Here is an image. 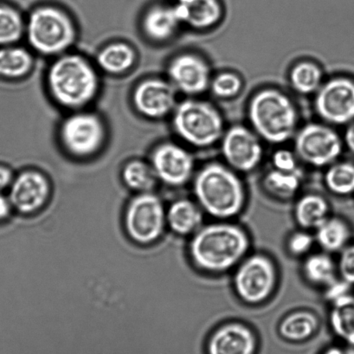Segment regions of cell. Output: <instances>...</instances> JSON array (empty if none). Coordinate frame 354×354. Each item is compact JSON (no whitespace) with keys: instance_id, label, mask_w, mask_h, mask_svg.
Instances as JSON below:
<instances>
[{"instance_id":"cell-1","label":"cell","mask_w":354,"mask_h":354,"mask_svg":"<svg viewBox=\"0 0 354 354\" xmlns=\"http://www.w3.org/2000/svg\"><path fill=\"white\" fill-rule=\"evenodd\" d=\"M250 246L248 234L241 227L219 222L203 226L194 234L190 255L199 270L211 274L225 273L245 259Z\"/></svg>"},{"instance_id":"cell-2","label":"cell","mask_w":354,"mask_h":354,"mask_svg":"<svg viewBox=\"0 0 354 354\" xmlns=\"http://www.w3.org/2000/svg\"><path fill=\"white\" fill-rule=\"evenodd\" d=\"M194 190L199 206L213 218H234L245 204L241 180L232 168L222 164L209 163L199 170L194 178Z\"/></svg>"},{"instance_id":"cell-3","label":"cell","mask_w":354,"mask_h":354,"mask_svg":"<svg viewBox=\"0 0 354 354\" xmlns=\"http://www.w3.org/2000/svg\"><path fill=\"white\" fill-rule=\"evenodd\" d=\"M47 84L55 101L64 108H84L95 99L99 88L97 74L85 58L68 54L50 65Z\"/></svg>"},{"instance_id":"cell-4","label":"cell","mask_w":354,"mask_h":354,"mask_svg":"<svg viewBox=\"0 0 354 354\" xmlns=\"http://www.w3.org/2000/svg\"><path fill=\"white\" fill-rule=\"evenodd\" d=\"M248 115L254 131L267 142H287L297 132V106L279 89L269 88L257 92L250 99Z\"/></svg>"},{"instance_id":"cell-5","label":"cell","mask_w":354,"mask_h":354,"mask_svg":"<svg viewBox=\"0 0 354 354\" xmlns=\"http://www.w3.org/2000/svg\"><path fill=\"white\" fill-rule=\"evenodd\" d=\"M173 125L182 140L196 147L214 145L225 133L221 113L211 103L199 100H185L177 105Z\"/></svg>"},{"instance_id":"cell-6","label":"cell","mask_w":354,"mask_h":354,"mask_svg":"<svg viewBox=\"0 0 354 354\" xmlns=\"http://www.w3.org/2000/svg\"><path fill=\"white\" fill-rule=\"evenodd\" d=\"M26 34L32 49L44 56L64 53L77 37L70 17L53 6H43L30 13L26 24Z\"/></svg>"},{"instance_id":"cell-7","label":"cell","mask_w":354,"mask_h":354,"mask_svg":"<svg viewBox=\"0 0 354 354\" xmlns=\"http://www.w3.org/2000/svg\"><path fill=\"white\" fill-rule=\"evenodd\" d=\"M277 283V271L273 261L262 254L243 259L236 266L233 286L236 295L250 305L263 304L271 297Z\"/></svg>"},{"instance_id":"cell-8","label":"cell","mask_w":354,"mask_h":354,"mask_svg":"<svg viewBox=\"0 0 354 354\" xmlns=\"http://www.w3.org/2000/svg\"><path fill=\"white\" fill-rule=\"evenodd\" d=\"M342 140L329 127L311 123L295 137V149L298 159L315 167L331 166L342 154Z\"/></svg>"},{"instance_id":"cell-9","label":"cell","mask_w":354,"mask_h":354,"mask_svg":"<svg viewBox=\"0 0 354 354\" xmlns=\"http://www.w3.org/2000/svg\"><path fill=\"white\" fill-rule=\"evenodd\" d=\"M105 127L95 113L80 112L68 117L60 129L62 144L75 157L86 158L98 152L104 142Z\"/></svg>"},{"instance_id":"cell-10","label":"cell","mask_w":354,"mask_h":354,"mask_svg":"<svg viewBox=\"0 0 354 354\" xmlns=\"http://www.w3.org/2000/svg\"><path fill=\"white\" fill-rule=\"evenodd\" d=\"M125 222L133 240L140 243H150L162 234L167 223V212L159 198L145 192L130 203Z\"/></svg>"},{"instance_id":"cell-11","label":"cell","mask_w":354,"mask_h":354,"mask_svg":"<svg viewBox=\"0 0 354 354\" xmlns=\"http://www.w3.org/2000/svg\"><path fill=\"white\" fill-rule=\"evenodd\" d=\"M316 112L329 124L342 126L354 121V82L335 77L316 92Z\"/></svg>"},{"instance_id":"cell-12","label":"cell","mask_w":354,"mask_h":354,"mask_svg":"<svg viewBox=\"0 0 354 354\" xmlns=\"http://www.w3.org/2000/svg\"><path fill=\"white\" fill-rule=\"evenodd\" d=\"M223 158L233 170L249 173L262 161L263 149L259 136L243 126H234L221 139Z\"/></svg>"},{"instance_id":"cell-13","label":"cell","mask_w":354,"mask_h":354,"mask_svg":"<svg viewBox=\"0 0 354 354\" xmlns=\"http://www.w3.org/2000/svg\"><path fill=\"white\" fill-rule=\"evenodd\" d=\"M152 168L156 177L171 187H180L191 180L194 160L183 147L174 143L157 147L152 154Z\"/></svg>"},{"instance_id":"cell-14","label":"cell","mask_w":354,"mask_h":354,"mask_svg":"<svg viewBox=\"0 0 354 354\" xmlns=\"http://www.w3.org/2000/svg\"><path fill=\"white\" fill-rule=\"evenodd\" d=\"M168 75L174 87L188 95L203 94L212 82L209 65L194 54L174 57L168 66Z\"/></svg>"},{"instance_id":"cell-15","label":"cell","mask_w":354,"mask_h":354,"mask_svg":"<svg viewBox=\"0 0 354 354\" xmlns=\"http://www.w3.org/2000/svg\"><path fill=\"white\" fill-rule=\"evenodd\" d=\"M133 101L138 112L147 118H164L176 108V88L171 82L149 79L137 86Z\"/></svg>"},{"instance_id":"cell-16","label":"cell","mask_w":354,"mask_h":354,"mask_svg":"<svg viewBox=\"0 0 354 354\" xmlns=\"http://www.w3.org/2000/svg\"><path fill=\"white\" fill-rule=\"evenodd\" d=\"M259 339L250 326L241 322H228L209 335L206 354H257Z\"/></svg>"},{"instance_id":"cell-17","label":"cell","mask_w":354,"mask_h":354,"mask_svg":"<svg viewBox=\"0 0 354 354\" xmlns=\"http://www.w3.org/2000/svg\"><path fill=\"white\" fill-rule=\"evenodd\" d=\"M50 187L39 171H24L12 181L10 201L19 212L29 214L46 204Z\"/></svg>"},{"instance_id":"cell-18","label":"cell","mask_w":354,"mask_h":354,"mask_svg":"<svg viewBox=\"0 0 354 354\" xmlns=\"http://www.w3.org/2000/svg\"><path fill=\"white\" fill-rule=\"evenodd\" d=\"M174 8L181 23L197 30L212 28L223 16L219 0H178Z\"/></svg>"},{"instance_id":"cell-19","label":"cell","mask_w":354,"mask_h":354,"mask_svg":"<svg viewBox=\"0 0 354 354\" xmlns=\"http://www.w3.org/2000/svg\"><path fill=\"white\" fill-rule=\"evenodd\" d=\"M202 209L189 199H180L171 205L167 212V223L175 233L181 236L191 235L201 228Z\"/></svg>"},{"instance_id":"cell-20","label":"cell","mask_w":354,"mask_h":354,"mask_svg":"<svg viewBox=\"0 0 354 354\" xmlns=\"http://www.w3.org/2000/svg\"><path fill=\"white\" fill-rule=\"evenodd\" d=\"M181 22L174 8L157 6L144 16L142 28L146 36L156 42L171 39Z\"/></svg>"},{"instance_id":"cell-21","label":"cell","mask_w":354,"mask_h":354,"mask_svg":"<svg viewBox=\"0 0 354 354\" xmlns=\"http://www.w3.org/2000/svg\"><path fill=\"white\" fill-rule=\"evenodd\" d=\"M319 319L314 313L299 310L290 313L279 325V335L288 342H304L318 331Z\"/></svg>"},{"instance_id":"cell-22","label":"cell","mask_w":354,"mask_h":354,"mask_svg":"<svg viewBox=\"0 0 354 354\" xmlns=\"http://www.w3.org/2000/svg\"><path fill=\"white\" fill-rule=\"evenodd\" d=\"M329 205L321 195L306 194L295 206V219L305 230H316L329 218Z\"/></svg>"},{"instance_id":"cell-23","label":"cell","mask_w":354,"mask_h":354,"mask_svg":"<svg viewBox=\"0 0 354 354\" xmlns=\"http://www.w3.org/2000/svg\"><path fill=\"white\" fill-rule=\"evenodd\" d=\"M329 323L339 339L354 347V295L349 293L332 302Z\"/></svg>"},{"instance_id":"cell-24","label":"cell","mask_w":354,"mask_h":354,"mask_svg":"<svg viewBox=\"0 0 354 354\" xmlns=\"http://www.w3.org/2000/svg\"><path fill=\"white\" fill-rule=\"evenodd\" d=\"M33 58L25 48L12 46L0 47V78L17 80L32 71Z\"/></svg>"},{"instance_id":"cell-25","label":"cell","mask_w":354,"mask_h":354,"mask_svg":"<svg viewBox=\"0 0 354 354\" xmlns=\"http://www.w3.org/2000/svg\"><path fill=\"white\" fill-rule=\"evenodd\" d=\"M315 232V242L326 253L340 252L348 245L351 229L342 218L329 216Z\"/></svg>"},{"instance_id":"cell-26","label":"cell","mask_w":354,"mask_h":354,"mask_svg":"<svg viewBox=\"0 0 354 354\" xmlns=\"http://www.w3.org/2000/svg\"><path fill=\"white\" fill-rule=\"evenodd\" d=\"M306 280L315 286L326 288L338 279V268L328 253H315L302 264Z\"/></svg>"},{"instance_id":"cell-27","label":"cell","mask_w":354,"mask_h":354,"mask_svg":"<svg viewBox=\"0 0 354 354\" xmlns=\"http://www.w3.org/2000/svg\"><path fill=\"white\" fill-rule=\"evenodd\" d=\"M136 53L131 47L123 43H115L100 51L97 64L106 73L119 75L132 68Z\"/></svg>"},{"instance_id":"cell-28","label":"cell","mask_w":354,"mask_h":354,"mask_svg":"<svg viewBox=\"0 0 354 354\" xmlns=\"http://www.w3.org/2000/svg\"><path fill=\"white\" fill-rule=\"evenodd\" d=\"M321 68L313 62L304 61L295 65L290 71V80L295 91L301 95L314 94L322 85Z\"/></svg>"},{"instance_id":"cell-29","label":"cell","mask_w":354,"mask_h":354,"mask_svg":"<svg viewBox=\"0 0 354 354\" xmlns=\"http://www.w3.org/2000/svg\"><path fill=\"white\" fill-rule=\"evenodd\" d=\"M301 177L297 173L273 169L264 175L263 185L268 194L280 199H290L301 187Z\"/></svg>"},{"instance_id":"cell-30","label":"cell","mask_w":354,"mask_h":354,"mask_svg":"<svg viewBox=\"0 0 354 354\" xmlns=\"http://www.w3.org/2000/svg\"><path fill=\"white\" fill-rule=\"evenodd\" d=\"M25 32L26 24L18 10L0 2V47L16 44Z\"/></svg>"},{"instance_id":"cell-31","label":"cell","mask_w":354,"mask_h":354,"mask_svg":"<svg viewBox=\"0 0 354 354\" xmlns=\"http://www.w3.org/2000/svg\"><path fill=\"white\" fill-rule=\"evenodd\" d=\"M325 185L332 194L349 196L354 194V165L350 162L332 164L325 174Z\"/></svg>"},{"instance_id":"cell-32","label":"cell","mask_w":354,"mask_h":354,"mask_svg":"<svg viewBox=\"0 0 354 354\" xmlns=\"http://www.w3.org/2000/svg\"><path fill=\"white\" fill-rule=\"evenodd\" d=\"M122 177L126 185L136 191L149 192L156 185V175L153 168L142 161L133 160L127 164Z\"/></svg>"},{"instance_id":"cell-33","label":"cell","mask_w":354,"mask_h":354,"mask_svg":"<svg viewBox=\"0 0 354 354\" xmlns=\"http://www.w3.org/2000/svg\"><path fill=\"white\" fill-rule=\"evenodd\" d=\"M243 82L238 75L223 72L216 75L211 82L209 88L212 94L220 99L235 97L241 91Z\"/></svg>"},{"instance_id":"cell-34","label":"cell","mask_w":354,"mask_h":354,"mask_svg":"<svg viewBox=\"0 0 354 354\" xmlns=\"http://www.w3.org/2000/svg\"><path fill=\"white\" fill-rule=\"evenodd\" d=\"M315 242L313 236L307 230H300L291 234L288 239L287 248L288 252L294 257H304L310 252Z\"/></svg>"},{"instance_id":"cell-35","label":"cell","mask_w":354,"mask_h":354,"mask_svg":"<svg viewBox=\"0 0 354 354\" xmlns=\"http://www.w3.org/2000/svg\"><path fill=\"white\" fill-rule=\"evenodd\" d=\"M339 277L346 283L354 286V243L340 252L338 266Z\"/></svg>"},{"instance_id":"cell-36","label":"cell","mask_w":354,"mask_h":354,"mask_svg":"<svg viewBox=\"0 0 354 354\" xmlns=\"http://www.w3.org/2000/svg\"><path fill=\"white\" fill-rule=\"evenodd\" d=\"M274 169L287 171V173H297L298 171V157L297 153L288 149L276 151L272 156Z\"/></svg>"},{"instance_id":"cell-37","label":"cell","mask_w":354,"mask_h":354,"mask_svg":"<svg viewBox=\"0 0 354 354\" xmlns=\"http://www.w3.org/2000/svg\"><path fill=\"white\" fill-rule=\"evenodd\" d=\"M350 284L346 283L345 281L342 280L339 277V279H337L335 283L330 284L329 286L326 288V298L328 301L333 302L340 297H344L347 294H349Z\"/></svg>"},{"instance_id":"cell-38","label":"cell","mask_w":354,"mask_h":354,"mask_svg":"<svg viewBox=\"0 0 354 354\" xmlns=\"http://www.w3.org/2000/svg\"><path fill=\"white\" fill-rule=\"evenodd\" d=\"M12 174L8 167L0 165V192L12 184Z\"/></svg>"},{"instance_id":"cell-39","label":"cell","mask_w":354,"mask_h":354,"mask_svg":"<svg viewBox=\"0 0 354 354\" xmlns=\"http://www.w3.org/2000/svg\"><path fill=\"white\" fill-rule=\"evenodd\" d=\"M12 203L10 199L0 194V220H4L10 214L12 209Z\"/></svg>"},{"instance_id":"cell-40","label":"cell","mask_w":354,"mask_h":354,"mask_svg":"<svg viewBox=\"0 0 354 354\" xmlns=\"http://www.w3.org/2000/svg\"><path fill=\"white\" fill-rule=\"evenodd\" d=\"M322 354H354V347L349 346H330L328 348H326Z\"/></svg>"},{"instance_id":"cell-41","label":"cell","mask_w":354,"mask_h":354,"mask_svg":"<svg viewBox=\"0 0 354 354\" xmlns=\"http://www.w3.org/2000/svg\"><path fill=\"white\" fill-rule=\"evenodd\" d=\"M345 143L351 152L354 153V122L351 123L345 133Z\"/></svg>"}]
</instances>
